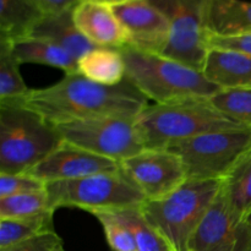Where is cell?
I'll use <instances>...</instances> for the list:
<instances>
[{
  "instance_id": "4",
  "label": "cell",
  "mask_w": 251,
  "mask_h": 251,
  "mask_svg": "<svg viewBox=\"0 0 251 251\" xmlns=\"http://www.w3.org/2000/svg\"><path fill=\"white\" fill-rule=\"evenodd\" d=\"M63 141L38 113L14 100L0 102V173H27Z\"/></svg>"
},
{
  "instance_id": "11",
  "label": "cell",
  "mask_w": 251,
  "mask_h": 251,
  "mask_svg": "<svg viewBox=\"0 0 251 251\" xmlns=\"http://www.w3.org/2000/svg\"><path fill=\"white\" fill-rule=\"evenodd\" d=\"M188 251H251V227L238 218L222 190L194 233Z\"/></svg>"
},
{
  "instance_id": "21",
  "label": "cell",
  "mask_w": 251,
  "mask_h": 251,
  "mask_svg": "<svg viewBox=\"0 0 251 251\" xmlns=\"http://www.w3.org/2000/svg\"><path fill=\"white\" fill-rule=\"evenodd\" d=\"M222 194L230 211L243 221L251 216V151L223 179Z\"/></svg>"
},
{
  "instance_id": "20",
  "label": "cell",
  "mask_w": 251,
  "mask_h": 251,
  "mask_svg": "<svg viewBox=\"0 0 251 251\" xmlns=\"http://www.w3.org/2000/svg\"><path fill=\"white\" fill-rule=\"evenodd\" d=\"M44 16L33 0H0V39L15 42L29 37Z\"/></svg>"
},
{
  "instance_id": "29",
  "label": "cell",
  "mask_w": 251,
  "mask_h": 251,
  "mask_svg": "<svg viewBox=\"0 0 251 251\" xmlns=\"http://www.w3.org/2000/svg\"><path fill=\"white\" fill-rule=\"evenodd\" d=\"M63 249L61 238L56 234L55 230H50L0 251H61Z\"/></svg>"
},
{
  "instance_id": "23",
  "label": "cell",
  "mask_w": 251,
  "mask_h": 251,
  "mask_svg": "<svg viewBox=\"0 0 251 251\" xmlns=\"http://www.w3.org/2000/svg\"><path fill=\"white\" fill-rule=\"evenodd\" d=\"M53 215L49 212L38 217L0 220V250L54 230Z\"/></svg>"
},
{
  "instance_id": "16",
  "label": "cell",
  "mask_w": 251,
  "mask_h": 251,
  "mask_svg": "<svg viewBox=\"0 0 251 251\" xmlns=\"http://www.w3.org/2000/svg\"><path fill=\"white\" fill-rule=\"evenodd\" d=\"M203 27L206 34L213 36L251 33V1L206 0Z\"/></svg>"
},
{
  "instance_id": "22",
  "label": "cell",
  "mask_w": 251,
  "mask_h": 251,
  "mask_svg": "<svg viewBox=\"0 0 251 251\" xmlns=\"http://www.w3.org/2000/svg\"><path fill=\"white\" fill-rule=\"evenodd\" d=\"M108 211L129 228L139 251H176L171 243L147 221L141 206Z\"/></svg>"
},
{
  "instance_id": "3",
  "label": "cell",
  "mask_w": 251,
  "mask_h": 251,
  "mask_svg": "<svg viewBox=\"0 0 251 251\" xmlns=\"http://www.w3.org/2000/svg\"><path fill=\"white\" fill-rule=\"evenodd\" d=\"M118 49L124 58L127 80L154 103L210 98L221 90L202 71L168 56L146 53L131 46Z\"/></svg>"
},
{
  "instance_id": "2",
  "label": "cell",
  "mask_w": 251,
  "mask_h": 251,
  "mask_svg": "<svg viewBox=\"0 0 251 251\" xmlns=\"http://www.w3.org/2000/svg\"><path fill=\"white\" fill-rule=\"evenodd\" d=\"M135 126L147 150H168L199 135L247 127L218 112L208 98L149 104L135 118Z\"/></svg>"
},
{
  "instance_id": "12",
  "label": "cell",
  "mask_w": 251,
  "mask_h": 251,
  "mask_svg": "<svg viewBox=\"0 0 251 251\" xmlns=\"http://www.w3.org/2000/svg\"><path fill=\"white\" fill-rule=\"evenodd\" d=\"M129 36V46L146 53L163 54L171 38V24L150 0H126L110 5Z\"/></svg>"
},
{
  "instance_id": "28",
  "label": "cell",
  "mask_w": 251,
  "mask_h": 251,
  "mask_svg": "<svg viewBox=\"0 0 251 251\" xmlns=\"http://www.w3.org/2000/svg\"><path fill=\"white\" fill-rule=\"evenodd\" d=\"M46 189V183L29 174L0 173V199Z\"/></svg>"
},
{
  "instance_id": "15",
  "label": "cell",
  "mask_w": 251,
  "mask_h": 251,
  "mask_svg": "<svg viewBox=\"0 0 251 251\" xmlns=\"http://www.w3.org/2000/svg\"><path fill=\"white\" fill-rule=\"evenodd\" d=\"M202 73L221 90L251 88V55L226 49H208Z\"/></svg>"
},
{
  "instance_id": "10",
  "label": "cell",
  "mask_w": 251,
  "mask_h": 251,
  "mask_svg": "<svg viewBox=\"0 0 251 251\" xmlns=\"http://www.w3.org/2000/svg\"><path fill=\"white\" fill-rule=\"evenodd\" d=\"M120 169L146 201L171 195L188 179L180 157L168 150H142L120 162Z\"/></svg>"
},
{
  "instance_id": "7",
  "label": "cell",
  "mask_w": 251,
  "mask_h": 251,
  "mask_svg": "<svg viewBox=\"0 0 251 251\" xmlns=\"http://www.w3.org/2000/svg\"><path fill=\"white\" fill-rule=\"evenodd\" d=\"M180 157L188 179L223 180L251 151V129L223 130L199 135L169 147Z\"/></svg>"
},
{
  "instance_id": "19",
  "label": "cell",
  "mask_w": 251,
  "mask_h": 251,
  "mask_svg": "<svg viewBox=\"0 0 251 251\" xmlns=\"http://www.w3.org/2000/svg\"><path fill=\"white\" fill-rule=\"evenodd\" d=\"M77 73L93 82L115 86L126 77V66L119 49L97 47L78 59Z\"/></svg>"
},
{
  "instance_id": "30",
  "label": "cell",
  "mask_w": 251,
  "mask_h": 251,
  "mask_svg": "<svg viewBox=\"0 0 251 251\" xmlns=\"http://www.w3.org/2000/svg\"><path fill=\"white\" fill-rule=\"evenodd\" d=\"M206 44L208 49H226L251 55V33L229 37L206 34Z\"/></svg>"
},
{
  "instance_id": "31",
  "label": "cell",
  "mask_w": 251,
  "mask_h": 251,
  "mask_svg": "<svg viewBox=\"0 0 251 251\" xmlns=\"http://www.w3.org/2000/svg\"><path fill=\"white\" fill-rule=\"evenodd\" d=\"M46 16L74 11L82 0H33Z\"/></svg>"
},
{
  "instance_id": "9",
  "label": "cell",
  "mask_w": 251,
  "mask_h": 251,
  "mask_svg": "<svg viewBox=\"0 0 251 251\" xmlns=\"http://www.w3.org/2000/svg\"><path fill=\"white\" fill-rule=\"evenodd\" d=\"M171 24V38L162 55L202 71L207 55L203 11L206 0H150Z\"/></svg>"
},
{
  "instance_id": "27",
  "label": "cell",
  "mask_w": 251,
  "mask_h": 251,
  "mask_svg": "<svg viewBox=\"0 0 251 251\" xmlns=\"http://www.w3.org/2000/svg\"><path fill=\"white\" fill-rule=\"evenodd\" d=\"M91 215L100 223L107 243L113 251H139L129 228L123 225L110 211H93Z\"/></svg>"
},
{
  "instance_id": "33",
  "label": "cell",
  "mask_w": 251,
  "mask_h": 251,
  "mask_svg": "<svg viewBox=\"0 0 251 251\" xmlns=\"http://www.w3.org/2000/svg\"><path fill=\"white\" fill-rule=\"evenodd\" d=\"M248 223H249V225H250V227H251V216H250L249 218H248Z\"/></svg>"
},
{
  "instance_id": "34",
  "label": "cell",
  "mask_w": 251,
  "mask_h": 251,
  "mask_svg": "<svg viewBox=\"0 0 251 251\" xmlns=\"http://www.w3.org/2000/svg\"><path fill=\"white\" fill-rule=\"evenodd\" d=\"M61 251H65V250H64V249H63V250H61Z\"/></svg>"
},
{
  "instance_id": "26",
  "label": "cell",
  "mask_w": 251,
  "mask_h": 251,
  "mask_svg": "<svg viewBox=\"0 0 251 251\" xmlns=\"http://www.w3.org/2000/svg\"><path fill=\"white\" fill-rule=\"evenodd\" d=\"M208 100L218 112L244 126L251 127V88L220 90Z\"/></svg>"
},
{
  "instance_id": "1",
  "label": "cell",
  "mask_w": 251,
  "mask_h": 251,
  "mask_svg": "<svg viewBox=\"0 0 251 251\" xmlns=\"http://www.w3.org/2000/svg\"><path fill=\"white\" fill-rule=\"evenodd\" d=\"M14 102L38 113L53 125L96 117L135 119L149 105V100L126 77L119 85L104 86L80 73L65 74L55 85L29 90Z\"/></svg>"
},
{
  "instance_id": "17",
  "label": "cell",
  "mask_w": 251,
  "mask_h": 251,
  "mask_svg": "<svg viewBox=\"0 0 251 251\" xmlns=\"http://www.w3.org/2000/svg\"><path fill=\"white\" fill-rule=\"evenodd\" d=\"M73 12L68 11L60 15L44 16V19L34 27L29 37L53 42L78 60L87 51L97 48V46L88 41L76 27Z\"/></svg>"
},
{
  "instance_id": "18",
  "label": "cell",
  "mask_w": 251,
  "mask_h": 251,
  "mask_svg": "<svg viewBox=\"0 0 251 251\" xmlns=\"http://www.w3.org/2000/svg\"><path fill=\"white\" fill-rule=\"evenodd\" d=\"M11 50L20 64H41L60 69L65 74L77 73V60L65 49L47 39L26 37L11 42Z\"/></svg>"
},
{
  "instance_id": "5",
  "label": "cell",
  "mask_w": 251,
  "mask_h": 251,
  "mask_svg": "<svg viewBox=\"0 0 251 251\" xmlns=\"http://www.w3.org/2000/svg\"><path fill=\"white\" fill-rule=\"evenodd\" d=\"M223 180L186 179L171 195L146 201L141 210L176 251H188L194 233L222 190Z\"/></svg>"
},
{
  "instance_id": "32",
  "label": "cell",
  "mask_w": 251,
  "mask_h": 251,
  "mask_svg": "<svg viewBox=\"0 0 251 251\" xmlns=\"http://www.w3.org/2000/svg\"><path fill=\"white\" fill-rule=\"evenodd\" d=\"M100 1L107 2V4L109 5H114V4H119V2H123V1H126V0H100Z\"/></svg>"
},
{
  "instance_id": "6",
  "label": "cell",
  "mask_w": 251,
  "mask_h": 251,
  "mask_svg": "<svg viewBox=\"0 0 251 251\" xmlns=\"http://www.w3.org/2000/svg\"><path fill=\"white\" fill-rule=\"evenodd\" d=\"M46 190L53 211L60 207H76L91 213L134 207L146 202L144 194L122 169L73 180L51 181L46 184Z\"/></svg>"
},
{
  "instance_id": "13",
  "label": "cell",
  "mask_w": 251,
  "mask_h": 251,
  "mask_svg": "<svg viewBox=\"0 0 251 251\" xmlns=\"http://www.w3.org/2000/svg\"><path fill=\"white\" fill-rule=\"evenodd\" d=\"M118 171H120L119 162L63 141L41 163L25 174H29L47 184Z\"/></svg>"
},
{
  "instance_id": "8",
  "label": "cell",
  "mask_w": 251,
  "mask_h": 251,
  "mask_svg": "<svg viewBox=\"0 0 251 251\" xmlns=\"http://www.w3.org/2000/svg\"><path fill=\"white\" fill-rule=\"evenodd\" d=\"M55 126L65 142L119 163L145 150L135 119L96 117Z\"/></svg>"
},
{
  "instance_id": "24",
  "label": "cell",
  "mask_w": 251,
  "mask_h": 251,
  "mask_svg": "<svg viewBox=\"0 0 251 251\" xmlns=\"http://www.w3.org/2000/svg\"><path fill=\"white\" fill-rule=\"evenodd\" d=\"M55 212L49 205L47 190L20 194L0 199V220L31 218Z\"/></svg>"
},
{
  "instance_id": "14",
  "label": "cell",
  "mask_w": 251,
  "mask_h": 251,
  "mask_svg": "<svg viewBox=\"0 0 251 251\" xmlns=\"http://www.w3.org/2000/svg\"><path fill=\"white\" fill-rule=\"evenodd\" d=\"M81 33L97 47L122 48L129 46L126 29L112 6L100 0H82L73 12Z\"/></svg>"
},
{
  "instance_id": "25",
  "label": "cell",
  "mask_w": 251,
  "mask_h": 251,
  "mask_svg": "<svg viewBox=\"0 0 251 251\" xmlns=\"http://www.w3.org/2000/svg\"><path fill=\"white\" fill-rule=\"evenodd\" d=\"M20 65L12 54L11 42L0 39V102L20 100L31 90L20 74Z\"/></svg>"
}]
</instances>
